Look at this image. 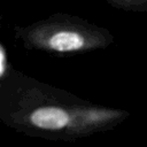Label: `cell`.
I'll return each mask as SVG.
<instances>
[{"instance_id": "cell-1", "label": "cell", "mask_w": 147, "mask_h": 147, "mask_svg": "<svg viewBox=\"0 0 147 147\" xmlns=\"http://www.w3.org/2000/svg\"><path fill=\"white\" fill-rule=\"evenodd\" d=\"M68 114L59 108H41L31 115V121L34 125L41 129L57 130L68 123Z\"/></svg>"}, {"instance_id": "cell-2", "label": "cell", "mask_w": 147, "mask_h": 147, "mask_svg": "<svg viewBox=\"0 0 147 147\" xmlns=\"http://www.w3.org/2000/svg\"><path fill=\"white\" fill-rule=\"evenodd\" d=\"M49 45L52 48L61 52L79 49L84 46V38L76 32L63 31L54 34L49 40Z\"/></svg>"}, {"instance_id": "cell-3", "label": "cell", "mask_w": 147, "mask_h": 147, "mask_svg": "<svg viewBox=\"0 0 147 147\" xmlns=\"http://www.w3.org/2000/svg\"><path fill=\"white\" fill-rule=\"evenodd\" d=\"M3 71V54H2V51L0 49V75L2 74Z\"/></svg>"}]
</instances>
